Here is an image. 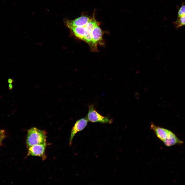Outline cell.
Here are the masks:
<instances>
[{
    "label": "cell",
    "instance_id": "cell-3",
    "mask_svg": "<svg viewBox=\"0 0 185 185\" xmlns=\"http://www.w3.org/2000/svg\"><path fill=\"white\" fill-rule=\"evenodd\" d=\"M46 146V143H45L30 147L28 148L27 156H38L41 158L43 160L45 159L46 158L45 153Z\"/></svg>",
    "mask_w": 185,
    "mask_h": 185
},
{
    "label": "cell",
    "instance_id": "cell-2",
    "mask_svg": "<svg viewBox=\"0 0 185 185\" xmlns=\"http://www.w3.org/2000/svg\"><path fill=\"white\" fill-rule=\"evenodd\" d=\"M88 109V112L86 116L88 121L92 122L109 124L112 123V119L107 117L103 116L99 114L96 110L94 105H90Z\"/></svg>",
    "mask_w": 185,
    "mask_h": 185
},
{
    "label": "cell",
    "instance_id": "cell-12",
    "mask_svg": "<svg viewBox=\"0 0 185 185\" xmlns=\"http://www.w3.org/2000/svg\"><path fill=\"white\" fill-rule=\"evenodd\" d=\"M184 15H185V4H182L178 10L177 17Z\"/></svg>",
    "mask_w": 185,
    "mask_h": 185
},
{
    "label": "cell",
    "instance_id": "cell-6",
    "mask_svg": "<svg viewBox=\"0 0 185 185\" xmlns=\"http://www.w3.org/2000/svg\"><path fill=\"white\" fill-rule=\"evenodd\" d=\"M90 19L86 16H80L72 20L66 21L65 23L66 26H84L86 25Z\"/></svg>",
    "mask_w": 185,
    "mask_h": 185
},
{
    "label": "cell",
    "instance_id": "cell-4",
    "mask_svg": "<svg viewBox=\"0 0 185 185\" xmlns=\"http://www.w3.org/2000/svg\"><path fill=\"white\" fill-rule=\"evenodd\" d=\"M88 120L85 117L78 120L75 123L71 131L69 139V144L71 145L72 140L75 135L78 132L83 130L87 126Z\"/></svg>",
    "mask_w": 185,
    "mask_h": 185
},
{
    "label": "cell",
    "instance_id": "cell-9",
    "mask_svg": "<svg viewBox=\"0 0 185 185\" xmlns=\"http://www.w3.org/2000/svg\"><path fill=\"white\" fill-rule=\"evenodd\" d=\"M150 128L154 132L157 137L162 141L166 138L168 130L157 126L153 123L151 124Z\"/></svg>",
    "mask_w": 185,
    "mask_h": 185
},
{
    "label": "cell",
    "instance_id": "cell-13",
    "mask_svg": "<svg viewBox=\"0 0 185 185\" xmlns=\"http://www.w3.org/2000/svg\"><path fill=\"white\" fill-rule=\"evenodd\" d=\"M6 137L5 132L4 130H0V138H5Z\"/></svg>",
    "mask_w": 185,
    "mask_h": 185
},
{
    "label": "cell",
    "instance_id": "cell-7",
    "mask_svg": "<svg viewBox=\"0 0 185 185\" xmlns=\"http://www.w3.org/2000/svg\"><path fill=\"white\" fill-rule=\"evenodd\" d=\"M92 36L94 44L97 48L98 45L103 44V32L98 24L93 30Z\"/></svg>",
    "mask_w": 185,
    "mask_h": 185
},
{
    "label": "cell",
    "instance_id": "cell-8",
    "mask_svg": "<svg viewBox=\"0 0 185 185\" xmlns=\"http://www.w3.org/2000/svg\"><path fill=\"white\" fill-rule=\"evenodd\" d=\"M163 142L165 145L167 146L183 143V142L180 140L174 133L169 130L166 138Z\"/></svg>",
    "mask_w": 185,
    "mask_h": 185
},
{
    "label": "cell",
    "instance_id": "cell-1",
    "mask_svg": "<svg viewBox=\"0 0 185 185\" xmlns=\"http://www.w3.org/2000/svg\"><path fill=\"white\" fill-rule=\"evenodd\" d=\"M47 136L46 132L36 127H32L28 130L26 143L28 148L37 144L46 143Z\"/></svg>",
    "mask_w": 185,
    "mask_h": 185
},
{
    "label": "cell",
    "instance_id": "cell-11",
    "mask_svg": "<svg viewBox=\"0 0 185 185\" xmlns=\"http://www.w3.org/2000/svg\"><path fill=\"white\" fill-rule=\"evenodd\" d=\"M176 28H179L185 25V15L177 17L176 21L174 23Z\"/></svg>",
    "mask_w": 185,
    "mask_h": 185
},
{
    "label": "cell",
    "instance_id": "cell-16",
    "mask_svg": "<svg viewBox=\"0 0 185 185\" xmlns=\"http://www.w3.org/2000/svg\"><path fill=\"white\" fill-rule=\"evenodd\" d=\"M4 138H0V145L2 144V141Z\"/></svg>",
    "mask_w": 185,
    "mask_h": 185
},
{
    "label": "cell",
    "instance_id": "cell-10",
    "mask_svg": "<svg viewBox=\"0 0 185 185\" xmlns=\"http://www.w3.org/2000/svg\"><path fill=\"white\" fill-rule=\"evenodd\" d=\"M97 24H98L95 18L90 19L85 26L87 31V34L92 35L93 30Z\"/></svg>",
    "mask_w": 185,
    "mask_h": 185
},
{
    "label": "cell",
    "instance_id": "cell-15",
    "mask_svg": "<svg viewBox=\"0 0 185 185\" xmlns=\"http://www.w3.org/2000/svg\"><path fill=\"white\" fill-rule=\"evenodd\" d=\"M13 81V80L11 78H9L8 80V82L9 84H12Z\"/></svg>",
    "mask_w": 185,
    "mask_h": 185
},
{
    "label": "cell",
    "instance_id": "cell-5",
    "mask_svg": "<svg viewBox=\"0 0 185 185\" xmlns=\"http://www.w3.org/2000/svg\"><path fill=\"white\" fill-rule=\"evenodd\" d=\"M66 26L76 37L85 41L86 37L87 34V31L85 26H74L70 25Z\"/></svg>",
    "mask_w": 185,
    "mask_h": 185
},
{
    "label": "cell",
    "instance_id": "cell-14",
    "mask_svg": "<svg viewBox=\"0 0 185 185\" xmlns=\"http://www.w3.org/2000/svg\"><path fill=\"white\" fill-rule=\"evenodd\" d=\"M13 88V86L12 84H9L8 85V88L10 90H12Z\"/></svg>",
    "mask_w": 185,
    "mask_h": 185
}]
</instances>
